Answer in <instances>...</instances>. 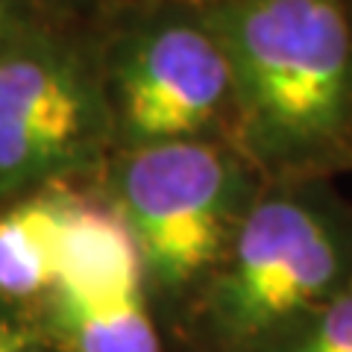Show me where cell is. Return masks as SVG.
<instances>
[{
  "mask_svg": "<svg viewBox=\"0 0 352 352\" xmlns=\"http://www.w3.org/2000/svg\"><path fill=\"white\" fill-rule=\"evenodd\" d=\"M59 352H62V349H59Z\"/></svg>",
  "mask_w": 352,
  "mask_h": 352,
  "instance_id": "14",
  "label": "cell"
},
{
  "mask_svg": "<svg viewBox=\"0 0 352 352\" xmlns=\"http://www.w3.org/2000/svg\"><path fill=\"white\" fill-rule=\"evenodd\" d=\"M261 176L223 138L118 150L91 182L135 244L153 302L182 314L238 232Z\"/></svg>",
  "mask_w": 352,
  "mask_h": 352,
  "instance_id": "3",
  "label": "cell"
},
{
  "mask_svg": "<svg viewBox=\"0 0 352 352\" xmlns=\"http://www.w3.org/2000/svg\"><path fill=\"white\" fill-rule=\"evenodd\" d=\"M41 314L62 352H164L141 256L97 191L71 188Z\"/></svg>",
  "mask_w": 352,
  "mask_h": 352,
  "instance_id": "6",
  "label": "cell"
},
{
  "mask_svg": "<svg viewBox=\"0 0 352 352\" xmlns=\"http://www.w3.org/2000/svg\"><path fill=\"white\" fill-rule=\"evenodd\" d=\"M109 15H115L112 24L94 41L115 153L226 138L232 82L203 9L179 0H135Z\"/></svg>",
  "mask_w": 352,
  "mask_h": 352,
  "instance_id": "5",
  "label": "cell"
},
{
  "mask_svg": "<svg viewBox=\"0 0 352 352\" xmlns=\"http://www.w3.org/2000/svg\"><path fill=\"white\" fill-rule=\"evenodd\" d=\"M229 65L226 144L264 182L352 170V9L346 0H206Z\"/></svg>",
  "mask_w": 352,
  "mask_h": 352,
  "instance_id": "1",
  "label": "cell"
},
{
  "mask_svg": "<svg viewBox=\"0 0 352 352\" xmlns=\"http://www.w3.org/2000/svg\"><path fill=\"white\" fill-rule=\"evenodd\" d=\"M179 3H197L200 6V3H206V0H179Z\"/></svg>",
  "mask_w": 352,
  "mask_h": 352,
  "instance_id": "12",
  "label": "cell"
},
{
  "mask_svg": "<svg viewBox=\"0 0 352 352\" xmlns=\"http://www.w3.org/2000/svg\"><path fill=\"white\" fill-rule=\"evenodd\" d=\"M112 153L94 32L32 18L0 47V203L91 185Z\"/></svg>",
  "mask_w": 352,
  "mask_h": 352,
  "instance_id": "4",
  "label": "cell"
},
{
  "mask_svg": "<svg viewBox=\"0 0 352 352\" xmlns=\"http://www.w3.org/2000/svg\"><path fill=\"white\" fill-rule=\"evenodd\" d=\"M352 282V203L332 179L261 182L182 317L206 352H258Z\"/></svg>",
  "mask_w": 352,
  "mask_h": 352,
  "instance_id": "2",
  "label": "cell"
},
{
  "mask_svg": "<svg viewBox=\"0 0 352 352\" xmlns=\"http://www.w3.org/2000/svg\"><path fill=\"white\" fill-rule=\"evenodd\" d=\"M346 3H349V9H352V0H346Z\"/></svg>",
  "mask_w": 352,
  "mask_h": 352,
  "instance_id": "13",
  "label": "cell"
},
{
  "mask_svg": "<svg viewBox=\"0 0 352 352\" xmlns=\"http://www.w3.org/2000/svg\"><path fill=\"white\" fill-rule=\"evenodd\" d=\"M74 185L18 197L0 208V300H44L56 282L59 241Z\"/></svg>",
  "mask_w": 352,
  "mask_h": 352,
  "instance_id": "7",
  "label": "cell"
},
{
  "mask_svg": "<svg viewBox=\"0 0 352 352\" xmlns=\"http://www.w3.org/2000/svg\"><path fill=\"white\" fill-rule=\"evenodd\" d=\"M38 15L41 12L32 6V0H0V47Z\"/></svg>",
  "mask_w": 352,
  "mask_h": 352,
  "instance_id": "10",
  "label": "cell"
},
{
  "mask_svg": "<svg viewBox=\"0 0 352 352\" xmlns=\"http://www.w3.org/2000/svg\"><path fill=\"white\" fill-rule=\"evenodd\" d=\"M0 352H36L27 332L15 329L9 320H0Z\"/></svg>",
  "mask_w": 352,
  "mask_h": 352,
  "instance_id": "11",
  "label": "cell"
},
{
  "mask_svg": "<svg viewBox=\"0 0 352 352\" xmlns=\"http://www.w3.org/2000/svg\"><path fill=\"white\" fill-rule=\"evenodd\" d=\"M120 3H126V0H32V6L41 15L56 21H74V24H82L88 18H100Z\"/></svg>",
  "mask_w": 352,
  "mask_h": 352,
  "instance_id": "9",
  "label": "cell"
},
{
  "mask_svg": "<svg viewBox=\"0 0 352 352\" xmlns=\"http://www.w3.org/2000/svg\"><path fill=\"white\" fill-rule=\"evenodd\" d=\"M258 352H352V282Z\"/></svg>",
  "mask_w": 352,
  "mask_h": 352,
  "instance_id": "8",
  "label": "cell"
}]
</instances>
